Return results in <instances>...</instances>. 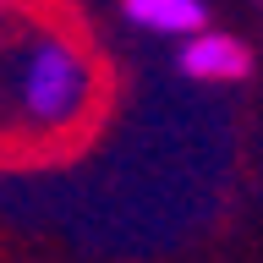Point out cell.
<instances>
[{
	"label": "cell",
	"mask_w": 263,
	"mask_h": 263,
	"mask_svg": "<svg viewBox=\"0 0 263 263\" xmlns=\"http://www.w3.org/2000/svg\"><path fill=\"white\" fill-rule=\"evenodd\" d=\"M16 71H11V99L22 121L33 126H71L82 110H88V99H93V66L82 55L71 39L61 33H44V39H33L11 55Z\"/></svg>",
	"instance_id": "6da1fadb"
},
{
	"label": "cell",
	"mask_w": 263,
	"mask_h": 263,
	"mask_svg": "<svg viewBox=\"0 0 263 263\" xmlns=\"http://www.w3.org/2000/svg\"><path fill=\"white\" fill-rule=\"evenodd\" d=\"M247 66H252L247 44H236L225 33H192V44L181 49V71L186 77H241Z\"/></svg>",
	"instance_id": "7a4b0ae2"
},
{
	"label": "cell",
	"mask_w": 263,
	"mask_h": 263,
	"mask_svg": "<svg viewBox=\"0 0 263 263\" xmlns=\"http://www.w3.org/2000/svg\"><path fill=\"white\" fill-rule=\"evenodd\" d=\"M126 16L154 33H197L203 28V0H126Z\"/></svg>",
	"instance_id": "3957f363"
},
{
	"label": "cell",
	"mask_w": 263,
	"mask_h": 263,
	"mask_svg": "<svg viewBox=\"0 0 263 263\" xmlns=\"http://www.w3.org/2000/svg\"><path fill=\"white\" fill-rule=\"evenodd\" d=\"M0 11H6V0H0Z\"/></svg>",
	"instance_id": "277c9868"
}]
</instances>
